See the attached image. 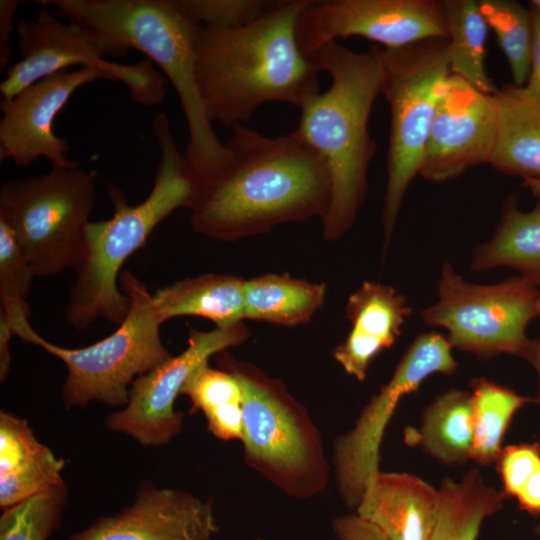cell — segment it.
Segmentation results:
<instances>
[{
  "label": "cell",
  "instance_id": "obj_9",
  "mask_svg": "<svg viewBox=\"0 0 540 540\" xmlns=\"http://www.w3.org/2000/svg\"><path fill=\"white\" fill-rule=\"evenodd\" d=\"M381 94L390 107L387 184L382 209L386 243L405 193L419 174L424 146L451 70L447 39H428L383 49Z\"/></svg>",
  "mask_w": 540,
  "mask_h": 540
},
{
  "label": "cell",
  "instance_id": "obj_30",
  "mask_svg": "<svg viewBox=\"0 0 540 540\" xmlns=\"http://www.w3.org/2000/svg\"><path fill=\"white\" fill-rule=\"evenodd\" d=\"M66 502L63 484L3 509L0 540H47L58 529Z\"/></svg>",
  "mask_w": 540,
  "mask_h": 540
},
{
  "label": "cell",
  "instance_id": "obj_7",
  "mask_svg": "<svg viewBox=\"0 0 540 540\" xmlns=\"http://www.w3.org/2000/svg\"><path fill=\"white\" fill-rule=\"evenodd\" d=\"M119 285L130 302L126 318L112 334L83 348L55 345L33 330L26 315L0 312L14 336L41 347L65 364L62 398L66 409L84 407L91 401L126 405L132 383L171 357L161 341L163 322L153 294L128 270L121 273Z\"/></svg>",
  "mask_w": 540,
  "mask_h": 540
},
{
  "label": "cell",
  "instance_id": "obj_25",
  "mask_svg": "<svg viewBox=\"0 0 540 540\" xmlns=\"http://www.w3.org/2000/svg\"><path fill=\"white\" fill-rule=\"evenodd\" d=\"M326 298L324 283L265 274L245 280L244 318L294 327L308 322Z\"/></svg>",
  "mask_w": 540,
  "mask_h": 540
},
{
  "label": "cell",
  "instance_id": "obj_1",
  "mask_svg": "<svg viewBox=\"0 0 540 540\" xmlns=\"http://www.w3.org/2000/svg\"><path fill=\"white\" fill-rule=\"evenodd\" d=\"M232 129L225 143L230 163L203 181L190 209L196 232L231 242L284 223L325 217L332 197L330 170L297 128L278 137L243 124Z\"/></svg>",
  "mask_w": 540,
  "mask_h": 540
},
{
  "label": "cell",
  "instance_id": "obj_40",
  "mask_svg": "<svg viewBox=\"0 0 540 540\" xmlns=\"http://www.w3.org/2000/svg\"><path fill=\"white\" fill-rule=\"evenodd\" d=\"M529 6L531 8H533V9H536V10L540 11V0H532V1H530Z\"/></svg>",
  "mask_w": 540,
  "mask_h": 540
},
{
  "label": "cell",
  "instance_id": "obj_38",
  "mask_svg": "<svg viewBox=\"0 0 540 540\" xmlns=\"http://www.w3.org/2000/svg\"><path fill=\"white\" fill-rule=\"evenodd\" d=\"M515 499L522 511L540 517V465Z\"/></svg>",
  "mask_w": 540,
  "mask_h": 540
},
{
  "label": "cell",
  "instance_id": "obj_17",
  "mask_svg": "<svg viewBox=\"0 0 540 540\" xmlns=\"http://www.w3.org/2000/svg\"><path fill=\"white\" fill-rule=\"evenodd\" d=\"M218 533L211 499L145 483L130 506L68 540H212Z\"/></svg>",
  "mask_w": 540,
  "mask_h": 540
},
{
  "label": "cell",
  "instance_id": "obj_16",
  "mask_svg": "<svg viewBox=\"0 0 540 540\" xmlns=\"http://www.w3.org/2000/svg\"><path fill=\"white\" fill-rule=\"evenodd\" d=\"M496 131L494 95L484 94L451 74L424 146L419 175L441 183L477 165L489 164Z\"/></svg>",
  "mask_w": 540,
  "mask_h": 540
},
{
  "label": "cell",
  "instance_id": "obj_18",
  "mask_svg": "<svg viewBox=\"0 0 540 540\" xmlns=\"http://www.w3.org/2000/svg\"><path fill=\"white\" fill-rule=\"evenodd\" d=\"M406 298L393 287L365 281L348 298L347 318L351 329L333 350L344 371L363 382L372 360L393 346L411 314Z\"/></svg>",
  "mask_w": 540,
  "mask_h": 540
},
{
  "label": "cell",
  "instance_id": "obj_42",
  "mask_svg": "<svg viewBox=\"0 0 540 540\" xmlns=\"http://www.w3.org/2000/svg\"><path fill=\"white\" fill-rule=\"evenodd\" d=\"M253 540H267V539L262 538V537H255V538H253Z\"/></svg>",
  "mask_w": 540,
  "mask_h": 540
},
{
  "label": "cell",
  "instance_id": "obj_34",
  "mask_svg": "<svg viewBox=\"0 0 540 540\" xmlns=\"http://www.w3.org/2000/svg\"><path fill=\"white\" fill-rule=\"evenodd\" d=\"M495 464L503 496L505 499L516 498L540 465V444L533 442L504 446Z\"/></svg>",
  "mask_w": 540,
  "mask_h": 540
},
{
  "label": "cell",
  "instance_id": "obj_8",
  "mask_svg": "<svg viewBox=\"0 0 540 540\" xmlns=\"http://www.w3.org/2000/svg\"><path fill=\"white\" fill-rule=\"evenodd\" d=\"M95 195V173L78 166L52 167L1 185L0 219L12 229L35 277L79 264Z\"/></svg>",
  "mask_w": 540,
  "mask_h": 540
},
{
  "label": "cell",
  "instance_id": "obj_35",
  "mask_svg": "<svg viewBox=\"0 0 540 540\" xmlns=\"http://www.w3.org/2000/svg\"><path fill=\"white\" fill-rule=\"evenodd\" d=\"M332 529L339 540H389L377 526L356 513L334 518Z\"/></svg>",
  "mask_w": 540,
  "mask_h": 540
},
{
  "label": "cell",
  "instance_id": "obj_11",
  "mask_svg": "<svg viewBox=\"0 0 540 540\" xmlns=\"http://www.w3.org/2000/svg\"><path fill=\"white\" fill-rule=\"evenodd\" d=\"M447 338L432 331L419 334L401 357L390 380L361 411L355 425L333 443L332 468L344 504L356 510L380 471V447L401 399L416 392L430 375L453 374L458 363Z\"/></svg>",
  "mask_w": 540,
  "mask_h": 540
},
{
  "label": "cell",
  "instance_id": "obj_2",
  "mask_svg": "<svg viewBox=\"0 0 540 540\" xmlns=\"http://www.w3.org/2000/svg\"><path fill=\"white\" fill-rule=\"evenodd\" d=\"M310 2L272 1L257 19L239 28L202 26L196 77L211 123L233 128L269 102L301 110L320 93V71L297 39L299 17Z\"/></svg>",
  "mask_w": 540,
  "mask_h": 540
},
{
  "label": "cell",
  "instance_id": "obj_21",
  "mask_svg": "<svg viewBox=\"0 0 540 540\" xmlns=\"http://www.w3.org/2000/svg\"><path fill=\"white\" fill-rule=\"evenodd\" d=\"M65 462L40 443L28 422L0 413V506L11 507L64 484Z\"/></svg>",
  "mask_w": 540,
  "mask_h": 540
},
{
  "label": "cell",
  "instance_id": "obj_15",
  "mask_svg": "<svg viewBox=\"0 0 540 540\" xmlns=\"http://www.w3.org/2000/svg\"><path fill=\"white\" fill-rule=\"evenodd\" d=\"M113 77L97 68H79L45 77L13 98L0 102V161L30 166L47 158L52 167L71 168L78 164L66 154L67 139L54 132V120L73 93L83 85Z\"/></svg>",
  "mask_w": 540,
  "mask_h": 540
},
{
  "label": "cell",
  "instance_id": "obj_22",
  "mask_svg": "<svg viewBox=\"0 0 540 540\" xmlns=\"http://www.w3.org/2000/svg\"><path fill=\"white\" fill-rule=\"evenodd\" d=\"M245 279L230 274L207 273L178 280L153 294L160 320L184 316L208 319L217 328L242 323Z\"/></svg>",
  "mask_w": 540,
  "mask_h": 540
},
{
  "label": "cell",
  "instance_id": "obj_13",
  "mask_svg": "<svg viewBox=\"0 0 540 540\" xmlns=\"http://www.w3.org/2000/svg\"><path fill=\"white\" fill-rule=\"evenodd\" d=\"M363 37L385 49L428 39H447L442 1L321 0L309 3L297 23L302 51L311 56L325 44Z\"/></svg>",
  "mask_w": 540,
  "mask_h": 540
},
{
  "label": "cell",
  "instance_id": "obj_39",
  "mask_svg": "<svg viewBox=\"0 0 540 540\" xmlns=\"http://www.w3.org/2000/svg\"><path fill=\"white\" fill-rule=\"evenodd\" d=\"M519 356L528 362L537 373V393L534 401L540 405V336L529 338Z\"/></svg>",
  "mask_w": 540,
  "mask_h": 540
},
{
  "label": "cell",
  "instance_id": "obj_41",
  "mask_svg": "<svg viewBox=\"0 0 540 540\" xmlns=\"http://www.w3.org/2000/svg\"><path fill=\"white\" fill-rule=\"evenodd\" d=\"M534 532L536 533L537 536L540 537V524L537 525V526L534 528Z\"/></svg>",
  "mask_w": 540,
  "mask_h": 540
},
{
  "label": "cell",
  "instance_id": "obj_14",
  "mask_svg": "<svg viewBox=\"0 0 540 540\" xmlns=\"http://www.w3.org/2000/svg\"><path fill=\"white\" fill-rule=\"evenodd\" d=\"M243 323L210 331L191 329L187 347L131 385L125 407L107 417L109 430L127 434L143 446L168 443L182 429L184 415L175 411L176 398L192 374L209 358L246 341Z\"/></svg>",
  "mask_w": 540,
  "mask_h": 540
},
{
  "label": "cell",
  "instance_id": "obj_4",
  "mask_svg": "<svg viewBox=\"0 0 540 540\" xmlns=\"http://www.w3.org/2000/svg\"><path fill=\"white\" fill-rule=\"evenodd\" d=\"M152 126L161 158L150 193L142 202L130 205L120 188L109 183L113 216L91 221L87 227L66 313L67 323L77 330L86 329L99 318L122 323L130 306L117 282L124 263L173 211L191 209L200 192L203 180L179 151L167 114L158 113Z\"/></svg>",
  "mask_w": 540,
  "mask_h": 540
},
{
  "label": "cell",
  "instance_id": "obj_31",
  "mask_svg": "<svg viewBox=\"0 0 540 540\" xmlns=\"http://www.w3.org/2000/svg\"><path fill=\"white\" fill-rule=\"evenodd\" d=\"M34 277L12 229L0 219V310L30 317L26 300Z\"/></svg>",
  "mask_w": 540,
  "mask_h": 540
},
{
  "label": "cell",
  "instance_id": "obj_24",
  "mask_svg": "<svg viewBox=\"0 0 540 540\" xmlns=\"http://www.w3.org/2000/svg\"><path fill=\"white\" fill-rule=\"evenodd\" d=\"M507 266L530 284L540 286V198L530 211H522L509 197L502 209L494 236L476 247L473 271Z\"/></svg>",
  "mask_w": 540,
  "mask_h": 540
},
{
  "label": "cell",
  "instance_id": "obj_37",
  "mask_svg": "<svg viewBox=\"0 0 540 540\" xmlns=\"http://www.w3.org/2000/svg\"><path fill=\"white\" fill-rule=\"evenodd\" d=\"M529 8L533 21V45L530 74L523 89L529 97L540 104V11Z\"/></svg>",
  "mask_w": 540,
  "mask_h": 540
},
{
  "label": "cell",
  "instance_id": "obj_19",
  "mask_svg": "<svg viewBox=\"0 0 540 540\" xmlns=\"http://www.w3.org/2000/svg\"><path fill=\"white\" fill-rule=\"evenodd\" d=\"M440 501L439 488L414 474L379 471L355 513L389 540H429Z\"/></svg>",
  "mask_w": 540,
  "mask_h": 540
},
{
  "label": "cell",
  "instance_id": "obj_36",
  "mask_svg": "<svg viewBox=\"0 0 540 540\" xmlns=\"http://www.w3.org/2000/svg\"><path fill=\"white\" fill-rule=\"evenodd\" d=\"M20 3L18 0L0 1V70L10 67L12 58L10 38L13 30V17Z\"/></svg>",
  "mask_w": 540,
  "mask_h": 540
},
{
  "label": "cell",
  "instance_id": "obj_33",
  "mask_svg": "<svg viewBox=\"0 0 540 540\" xmlns=\"http://www.w3.org/2000/svg\"><path fill=\"white\" fill-rule=\"evenodd\" d=\"M181 394L203 414L230 404H241L243 391L239 380L225 369L211 368L208 363L197 369L184 385Z\"/></svg>",
  "mask_w": 540,
  "mask_h": 540
},
{
  "label": "cell",
  "instance_id": "obj_3",
  "mask_svg": "<svg viewBox=\"0 0 540 540\" xmlns=\"http://www.w3.org/2000/svg\"><path fill=\"white\" fill-rule=\"evenodd\" d=\"M59 14L86 28L103 54L140 51L165 73L181 103L187 127L185 156L203 181L228 166L231 153L216 136L200 95L195 52L202 28L177 0H49Z\"/></svg>",
  "mask_w": 540,
  "mask_h": 540
},
{
  "label": "cell",
  "instance_id": "obj_20",
  "mask_svg": "<svg viewBox=\"0 0 540 540\" xmlns=\"http://www.w3.org/2000/svg\"><path fill=\"white\" fill-rule=\"evenodd\" d=\"M497 105L496 140L489 164L519 177L540 198V104L523 87L505 84L494 94Z\"/></svg>",
  "mask_w": 540,
  "mask_h": 540
},
{
  "label": "cell",
  "instance_id": "obj_5",
  "mask_svg": "<svg viewBox=\"0 0 540 540\" xmlns=\"http://www.w3.org/2000/svg\"><path fill=\"white\" fill-rule=\"evenodd\" d=\"M382 52L378 45L355 52L332 41L311 56L331 83L301 109L297 129L330 170L332 197L322 219L323 236L329 241L353 226L366 196L368 169L376 152L368 122L381 94Z\"/></svg>",
  "mask_w": 540,
  "mask_h": 540
},
{
  "label": "cell",
  "instance_id": "obj_32",
  "mask_svg": "<svg viewBox=\"0 0 540 540\" xmlns=\"http://www.w3.org/2000/svg\"><path fill=\"white\" fill-rule=\"evenodd\" d=\"M181 10L203 27L234 29L257 19L271 4L267 0H177Z\"/></svg>",
  "mask_w": 540,
  "mask_h": 540
},
{
  "label": "cell",
  "instance_id": "obj_6",
  "mask_svg": "<svg viewBox=\"0 0 540 540\" xmlns=\"http://www.w3.org/2000/svg\"><path fill=\"white\" fill-rule=\"evenodd\" d=\"M216 356L220 368L235 375L242 387L246 464L291 498L306 500L322 493L332 465L307 408L283 382L258 367L225 351Z\"/></svg>",
  "mask_w": 540,
  "mask_h": 540
},
{
  "label": "cell",
  "instance_id": "obj_29",
  "mask_svg": "<svg viewBox=\"0 0 540 540\" xmlns=\"http://www.w3.org/2000/svg\"><path fill=\"white\" fill-rule=\"evenodd\" d=\"M478 7L497 37L513 78L524 87L530 74L533 21L530 8L512 0H479Z\"/></svg>",
  "mask_w": 540,
  "mask_h": 540
},
{
  "label": "cell",
  "instance_id": "obj_28",
  "mask_svg": "<svg viewBox=\"0 0 540 540\" xmlns=\"http://www.w3.org/2000/svg\"><path fill=\"white\" fill-rule=\"evenodd\" d=\"M470 388L474 425L471 460L489 466L501 452L517 411L534 400L485 377L473 378Z\"/></svg>",
  "mask_w": 540,
  "mask_h": 540
},
{
  "label": "cell",
  "instance_id": "obj_10",
  "mask_svg": "<svg viewBox=\"0 0 540 540\" xmlns=\"http://www.w3.org/2000/svg\"><path fill=\"white\" fill-rule=\"evenodd\" d=\"M437 293L438 301L423 310V321L445 328L452 348L481 360L503 353L519 355L529 339L527 326L540 316V292L520 276L474 284L445 263Z\"/></svg>",
  "mask_w": 540,
  "mask_h": 540
},
{
  "label": "cell",
  "instance_id": "obj_23",
  "mask_svg": "<svg viewBox=\"0 0 540 540\" xmlns=\"http://www.w3.org/2000/svg\"><path fill=\"white\" fill-rule=\"evenodd\" d=\"M473 435L470 391L451 389L424 409L419 427L405 428L404 442L445 465H464L471 460Z\"/></svg>",
  "mask_w": 540,
  "mask_h": 540
},
{
  "label": "cell",
  "instance_id": "obj_27",
  "mask_svg": "<svg viewBox=\"0 0 540 540\" xmlns=\"http://www.w3.org/2000/svg\"><path fill=\"white\" fill-rule=\"evenodd\" d=\"M447 24V55L451 73L478 91L494 95L498 88L485 68L488 25L475 0L442 1Z\"/></svg>",
  "mask_w": 540,
  "mask_h": 540
},
{
  "label": "cell",
  "instance_id": "obj_26",
  "mask_svg": "<svg viewBox=\"0 0 540 540\" xmlns=\"http://www.w3.org/2000/svg\"><path fill=\"white\" fill-rule=\"evenodd\" d=\"M439 491V513L429 540H476L483 521L501 510L505 500L476 469L460 481L444 478Z\"/></svg>",
  "mask_w": 540,
  "mask_h": 540
},
{
  "label": "cell",
  "instance_id": "obj_12",
  "mask_svg": "<svg viewBox=\"0 0 540 540\" xmlns=\"http://www.w3.org/2000/svg\"><path fill=\"white\" fill-rule=\"evenodd\" d=\"M16 30L21 59L7 69L0 84L2 98H13L45 77L78 66L109 73L141 104L153 106L165 99L166 80L150 59L135 64L108 61L86 28L74 21L62 22L47 8L33 19L21 18Z\"/></svg>",
  "mask_w": 540,
  "mask_h": 540
}]
</instances>
